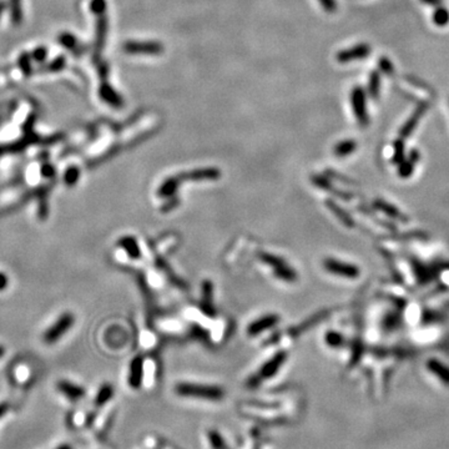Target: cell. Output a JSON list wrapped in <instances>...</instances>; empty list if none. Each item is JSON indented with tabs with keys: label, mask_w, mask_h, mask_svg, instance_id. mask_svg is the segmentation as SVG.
Segmentation results:
<instances>
[{
	"label": "cell",
	"mask_w": 449,
	"mask_h": 449,
	"mask_svg": "<svg viewBox=\"0 0 449 449\" xmlns=\"http://www.w3.org/2000/svg\"><path fill=\"white\" fill-rule=\"evenodd\" d=\"M370 54V46L367 44H358L349 49L342 50L341 53L337 54V61L339 63H349V61L361 60L367 58Z\"/></svg>",
	"instance_id": "7"
},
{
	"label": "cell",
	"mask_w": 449,
	"mask_h": 449,
	"mask_svg": "<svg viewBox=\"0 0 449 449\" xmlns=\"http://www.w3.org/2000/svg\"><path fill=\"white\" fill-rule=\"evenodd\" d=\"M80 177V171L79 168L75 167V166H71L66 170L65 175H64V180H65V184L69 185V186H73L78 182Z\"/></svg>",
	"instance_id": "21"
},
{
	"label": "cell",
	"mask_w": 449,
	"mask_h": 449,
	"mask_svg": "<svg viewBox=\"0 0 449 449\" xmlns=\"http://www.w3.org/2000/svg\"><path fill=\"white\" fill-rule=\"evenodd\" d=\"M403 160V142L401 140L396 142V151H394V163H402Z\"/></svg>",
	"instance_id": "26"
},
{
	"label": "cell",
	"mask_w": 449,
	"mask_h": 449,
	"mask_svg": "<svg viewBox=\"0 0 449 449\" xmlns=\"http://www.w3.org/2000/svg\"><path fill=\"white\" fill-rule=\"evenodd\" d=\"M119 245L122 247L132 258H137L141 252H140L139 246H137V242L134 237H123L121 239V241H119Z\"/></svg>",
	"instance_id": "14"
},
{
	"label": "cell",
	"mask_w": 449,
	"mask_h": 449,
	"mask_svg": "<svg viewBox=\"0 0 449 449\" xmlns=\"http://www.w3.org/2000/svg\"><path fill=\"white\" fill-rule=\"evenodd\" d=\"M11 14H13V19L14 23L18 24L19 21L21 20V5H20V0H13L11 1Z\"/></svg>",
	"instance_id": "23"
},
{
	"label": "cell",
	"mask_w": 449,
	"mask_h": 449,
	"mask_svg": "<svg viewBox=\"0 0 449 449\" xmlns=\"http://www.w3.org/2000/svg\"><path fill=\"white\" fill-rule=\"evenodd\" d=\"M378 66H379V70H381L383 74H387V75H392V74H393V71H394L393 64H392L387 58L379 59Z\"/></svg>",
	"instance_id": "22"
},
{
	"label": "cell",
	"mask_w": 449,
	"mask_h": 449,
	"mask_svg": "<svg viewBox=\"0 0 449 449\" xmlns=\"http://www.w3.org/2000/svg\"><path fill=\"white\" fill-rule=\"evenodd\" d=\"M106 29H108V21L104 14L99 15V20H97V34H96V47L101 49L105 42L106 37Z\"/></svg>",
	"instance_id": "16"
},
{
	"label": "cell",
	"mask_w": 449,
	"mask_h": 449,
	"mask_svg": "<svg viewBox=\"0 0 449 449\" xmlns=\"http://www.w3.org/2000/svg\"><path fill=\"white\" fill-rule=\"evenodd\" d=\"M261 260L266 265L271 266L273 268V273L276 275V277L281 279L282 281H296V272L282 258L276 257V256L271 255V253H261Z\"/></svg>",
	"instance_id": "3"
},
{
	"label": "cell",
	"mask_w": 449,
	"mask_h": 449,
	"mask_svg": "<svg viewBox=\"0 0 449 449\" xmlns=\"http://www.w3.org/2000/svg\"><path fill=\"white\" fill-rule=\"evenodd\" d=\"M4 355H5V348L3 346H0V358L3 357Z\"/></svg>",
	"instance_id": "34"
},
{
	"label": "cell",
	"mask_w": 449,
	"mask_h": 449,
	"mask_svg": "<svg viewBox=\"0 0 449 449\" xmlns=\"http://www.w3.org/2000/svg\"><path fill=\"white\" fill-rule=\"evenodd\" d=\"M326 341L329 346H338L341 343V336L334 332H329L326 334Z\"/></svg>",
	"instance_id": "28"
},
{
	"label": "cell",
	"mask_w": 449,
	"mask_h": 449,
	"mask_svg": "<svg viewBox=\"0 0 449 449\" xmlns=\"http://www.w3.org/2000/svg\"><path fill=\"white\" fill-rule=\"evenodd\" d=\"M321 3V5L323 6V9L327 11V13H334L337 9V4L336 0H318Z\"/></svg>",
	"instance_id": "27"
},
{
	"label": "cell",
	"mask_w": 449,
	"mask_h": 449,
	"mask_svg": "<svg viewBox=\"0 0 449 449\" xmlns=\"http://www.w3.org/2000/svg\"><path fill=\"white\" fill-rule=\"evenodd\" d=\"M351 103H352L353 113L357 118L358 123L362 126H366L369 122V116L367 113V106H366V94L362 87H355L351 94Z\"/></svg>",
	"instance_id": "4"
},
{
	"label": "cell",
	"mask_w": 449,
	"mask_h": 449,
	"mask_svg": "<svg viewBox=\"0 0 449 449\" xmlns=\"http://www.w3.org/2000/svg\"><path fill=\"white\" fill-rule=\"evenodd\" d=\"M423 3L429 4V5H438L442 3V0H422Z\"/></svg>",
	"instance_id": "33"
},
{
	"label": "cell",
	"mask_w": 449,
	"mask_h": 449,
	"mask_svg": "<svg viewBox=\"0 0 449 449\" xmlns=\"http://www.w3.org/2000/svg\"><path fill=\"white\" fill-rule=\"evenodd\" d=\"M100 95H101V97L105 100L106 103L115 106V108H119V106L122 105L121 97L119 96L118 92H116L113 87L109 86V85H103V86L100 87Z\"/></svg>",
	"instance_id": "13"
},
{
	"label": "cell",
	"mask_w": 449,
	"mask_h": 449,
	"mask_svg": "<svg viewBox=\"0 0 449 449\" xmlns=\"http://www.w3.org/2000/svg\"><path fill=\"white\" fill-rule=\"evenodd\" d=\"M4 3H0V16H1V14H3V10H4Z\"/></svg>",
	"instance_id": "35"
},
{
	"label": "cell",
	"mask_w": 449,
	"mask_h": 449,
	"mask_svg": "<svg viewBox=\"0 0 449 449\" xmlns=\"http://www.w3.org/2000/svg\"><path fill=\"white\" fill-rule=\"evenodd\" d=\"M74 323H75V317H74L73 313L66 312L61 315L53 326L46 329V332L42 336L45 343L53 344L58 342L74 326Z\"/></svg>",
	"instance_id": "2"
},
{
	"label": "cell",
	"mask_w": 449,
	"mask_h": 449,
	"mask_svg": "<svg viewBox=\"0 0 449 449\" xmlns=\"http://www.w3.org/2000/svg\"><path fill=\"white\" fill-rule=\"evenodd\" d=\"M60 41L63 42L64 45H66V46H73L74 42H75V39H74L71 35L66 34V35H63V37H61Z\"/></svg>",
	"instance_id": "30"
},
{
	"label": "cell",
	"mask_w": 449,
	"mask_h": 449,
	"mask_svg": "<svg viewBox=\"0 0 449 449\" xmlns=\"http://www.w3.org/2000/svg\"><path fill=\"white\" fill-rule=\"evenodd\" d=\"M56 387H58L59 392H61L64 396L68 397L71 401H79V399H82V397L85 396L84 387L78 386V384L75 383H71V382L69 381H64V379L63 381H59Z\"/></svg>",
	"instance_id": "9"
},
{
	"label": "cell",
	"mask_w": 449,
	"mask_h": 449,
	"mask_svg": "<svg viewBox=\"0 0 449 449\" xmlns=\"http://www.w3.org/2000/svg\"><path fill=\"white\" fill-rule=\"evenodd\" d=\"M323 267L327 272L333 273L337 276L348 277V279H356L360 275V271L356 266L351 263L342 262V261L334 260V258H326L323 262Z\"/></svg>",
	"instance_id": "5"
},
{
	"label": "cell",
	"mask_w": 449,
	"mask_h": 449,
	"mask_svg": "<svg viewBox=\"0 0 449 449\" xmlns=\"http://www.w3.org/2000/svg\"><path fill=\"white\" fill-rule=\"evenodd\" d=\"M356 147H357V144L353 140H344L334 146V155L338 158H344V156L352 154Z\"/></svg>",
	"instance_id": "15"
},
{
	"label": "cell",
	"mask_w": 449,
	"mask_h": 449,
	"mask_svg": "<svg viewBox=\"0 0 449 449\" xmlns=\"http://www.w3.org/2000/svg\"><path fill=\"white\" fill-rule=\"evenodd\" d=\"M285 361H286V353L284 352L277 353L272 360H270L267 363H265V365L262 366L261 370L258 372V376L257 378H256V381L260 382V379L270 378V377L275 376L277 373V370L280 369V367L284 365Z\"/></svg>",
	"instance_id": "8"
},
{
	"label": "cell",
	"mask_w": 449,
	"mask_h": 449,
	"mask_svg": "<svg viewBox=\"0 0 449 449\" xmlns=\"http://www.w3.org/2000/svg\"><path fill=\"white\" fill-rule=\"evenodd\" d=\"M113 394H114L113 386H110V384H104V386L99 389V392H97L96 398H95V403H96V406L105 405L106 402L110 401Z\"/></svg>",
	"instance_id": "18"
},
{
	"label": "cell",
	"mask_w": 449,
	"mask_h": 449,
	"mask_svg": "<svg viewBox=\"0 0 449 449\" xmlns=\"http://www.w3.org/2000/svg\"><path fill=\"white\" fill-rule=\"evenodd\" d=\"M91 8H92V11H94V13H96L97 15H101V14L105 13V9H106L105 0H92Z\"/></svg>",
	"instance_id": "24"
},
{
	"label": "cell",
	"mask_w": 449,
	"mask_h": 449,
	"mask_svg": "<svg viewBox=\"0 0 449 449\" xmlns=\"http://www.w3.org/2000/svg\"><path fill=\"white\" fill-rule=\"evenodd\" d=\"M59 449H69V447H63V448H59Z\"/></svg>",
	"instance_id": "36"
},
{
	"label": "cell",
	"mask_w": 449,
	"mask_h": 449,
	"mask_svg": "<svg viewBox=\"0 0 449 449\" xmlns=\"http://www.w3.org/2000/svg\"><path fill=\"white\" fill-rule=\"evenodd\" d=\"M433 21L438 27H446L449 23V11L443 6H439L436 9L433 14Z\"/></svg>",
	"instance_id": "20"
},
{
	"label": "cell",
	"mask_w": 449,
	"mask_h": 449,
	"mask_svg": "<svg viewBox=\"0 0 449 449\" xmlns=\"http://www.w3.org/2000/svg\"><path fill=\"white\" fill-rule=\"evenodd\" d=\"M45 54H46V51H45V49H38V50H37V51H35L34 56H35V58H37V59H38V60H39V61H41V60H42V59H44Z\"/></svg>",
	"instance_id": "32"
},
{
	"label": "cell",
	"mask_w": 449,
	"mask_h": 449,
	"mask_svg": "<svg viewBox=\"0 0 449 449\" xmlns=\"http://www.w3.org/2000/svg\"><path fill=\"white\" fill-rule=\"evenodd\" d=\"M410 172H412V163H410V161L402 163V170H401V173H402L403 176H407Z\"/></svg>",
	"instance_id": "29"
},
{
	"label": "cell",
	"mask_w": 449,
	"mask_h": 449,
	"mask_svg": "<svg viewBox=\"0 0 449 449\" xmlns=\"http://www.w3.org/2000/svg\"><path fill=\"white\" fill-rule=\"evenodd\" d=\"M379 89H381V77L378 71H373L368 82V92L373 99H377L379 96Z\"/></svg>",
	"instance_id": "17"
},
{
	"label": "cell",
	"mask_w": 449,
	"mask_h": 449,
	"mask_svg": "<svg viewBox=\"0 0 449 449\" xmlns=\"http://www.w3.org/2000/svg\"><path fill=\"white\" fill-rule=\"evenodd\" d=\"M277 322H279V317H277L276 315H267V316H265V317L258 318L257 321H255V322L251 323V325L248 326L247 332H248L249 334L255 336V334L261 333V332L266 331L267 328L273 327Z\"/></svg>",
	"instance_id": "10"
},
{
	"label": "cell",
	"mask_w": 449,
	"mask_h": 449,
	"mask_svg": "<svg viewBox=\"0 0 449 449\" xmlns=\"http://www.w3.org/2000/svg\"><path fill=\"white\" fill-rule=\"evenodd\" d=\"M210 442H211V444H212V447L215 449H225V448H226V446H225V443H223L222 438H221V437L218 436L217 433H215V432H212V433L210 434Z\"/></svg>",
	"instance_id": "25"
},
{
	"label": "cell",
	"mask_w": 449,
	"mask_h": 449,
	"mask_svg": "<svg viewBox=\"0 0 449 449\" xmlns=\"http://www.w3.org/2000/svg\"><path fill=\"white\" fill-rule=\"evenodd\" d=\"M175 391L182 397H195V398H204L207 401H220L225 394L223 389L217 386L197 383H179Z\"/></svg>",
	"instance_id": "1"
},
{
	"label": "cell",
	"mask_w": 449,
	"mask_h": 449,
	"mask_svg": "<svg viewBox=\"0 0 449 449\" xmlns=\"http://www.w3.org/2000/svg\"><path fill=\"white\" fill-rule=\"evenodd\" d=\"M428 367H429V369H431L432 372L436 374V376H438L439 378L444 382V383H449V369L448 368L444 367V366H442L441 363L436 362V361H431V362L428 363Z\"/></svg>",
	"instance_id": "19"
},
{
	"label": "cell",
	"mask_w": 449,
	"mask_h": 449,
	"mask_svg": "<svg viewBox=\"0 0 449 449\" xmlns=\"http://www.w3.org/2000/svg\"><path fill=\"white\" fill-rule=\"evenodd\" d=\"M8 286V277L3 272H0V291H3Z\"/></svg>",
	"instance_id": "31"
},
{
	"label": "cell",
	"mask_w": 449,
	"mask_h": 449,
	"mask_svg": "<svg viewBox=\"0 0 449 449\" xmlns=\"http://www.w3.org/2000/svg\"><path fill=\"white\" fill-rule=\"evenodd\" d=\"M142 374H144V363L141 357H136L132 360L130 365L129 384L132 388H139L142 383Z\"/></svg>",
	"instance_id": "11"
},
{
	"label": "cell",
	"mask_w": 449,
	"mask_h": 449,
	"mask_svg": "<svg viewBox=\"0 0 449 449\" xmlns=\"http://www.w3.org/2000/svg\"><path fill=\"white\" fill-rule=\"evenodd\" d=\"M426 110H427L426 104H420V105L415 109V111L412 114V116L408 119L407 122H406L402 126V129H401V137H408L412 134L413 130L417 126L418 121H419L420 118L424 115Z\"/></svg>",
	"instance_id": "12"
},
{
	"label": "cell",
	"mask_w": 449,
	"mask_h": 449,
	"mask_svg": "<svg viewBox=\"0 0 449 449\" xmlns=\"http://www.w3.org/2000/svg\"><path fill=\"white\" fill-rule=\"evenodd\" d=\"M123 50L130 54H147V55H159L163 51V44L156 41H129L123 45Z\"/></svg>",
	"instance_id": "6"
}]
</instances>
